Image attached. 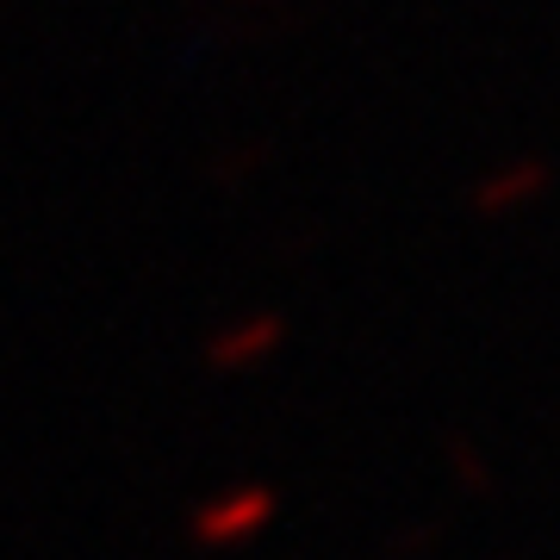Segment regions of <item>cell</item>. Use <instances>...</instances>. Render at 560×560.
<instances>
[{
    "label": "cell",
    "mask_w": 560,
    "mask_h": 560,
    "mask_svg": "<svg viewBox=\"0 0 560 560\" xmlns=\"http://www.w3.org/2000/svg\"><path fill=\"white\" fill-rule=\"evenodd\" d=\"M280 337H287V324H280L275 312H256V318H243L237 330H219L206 355H212V368H249V361L275 355Z\"/></svg>",
    "instance_id": "obj_3"
},
{
    "label": "cell",
    "mask_w": 560,
    "mask_h": 560,
    "mask_svg": "<svg viewBox=\"0 0 560 560\" xmlns=\"http://www.w3.org/2000/svg\"><path fill=\"white\" fill-rule=\"evenodd\" d=\"M275 517V492H261V486H249V492H231V499H212L194 517V536L206 541V548H224V541H243L249 529H261V523Z\"/></svg>",
    "instance_id": "obj_1"
},
{
    "label": "cell",
    "mask_w": 560,
    "mask_h": 560,
    "mask_svg": "<svg viewBox=\"0 0 560 560\" xmlns=\"http://www.w3.org/2000/svg\"><path fill=\"white\" fill-rule=\"evenodd\" d=\"M541 187H548V162L517 156V162H504V168H492V175L474 187V212H480V219H504V212L541 200Z\"/></svg>",
    "instance_id": "obj_2"
}]
</instances>
